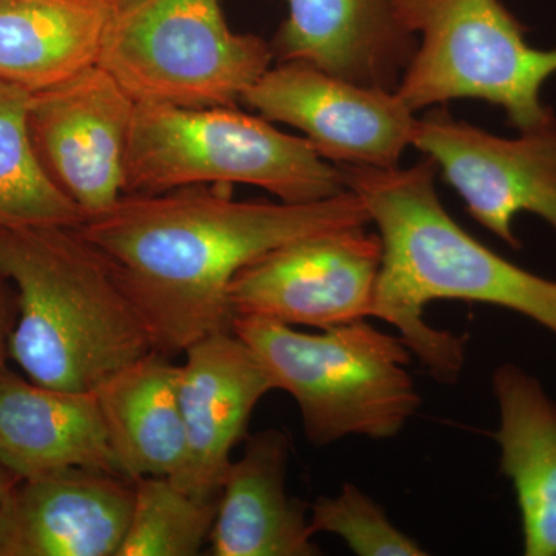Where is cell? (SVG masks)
<instances>
[{
	"label": "cell",
	"instance_id": "1",
	"mask_svg": "<svg viewBox=\"0 0 556 556\" xmlns=\"http://www.w3.org/2000/svg\"><path fill=\"white\" fill-rule=\"evenodd\" d=\"M353 190L314 203L233 200L201 186L126 193L78 226L108 260L161 354L232 331L229 287L249 263L292 241L368 226Z\"/></svg>",
	"mask_w": 556,
	"mask_h": 556
},
{
	"label": "cell",
	"instance_id": "2",
	"mask_svg": "<svg viewBox=\"0 0 556 556\" xmlns=\"http://www.w3.org/2000/svg\"><path fill=\"white\" fill-rule=\"evenodd\" d=\"M339 169L382 241L372 317L393 325L434 379H459L468 343L467 334L427 324L426 306L437 300L500 306L556 336V281L508 262L457 225L439 200L433 161L408 169Z\"/></svg>",
	"mask_w": 556,
	"mask_h": 556
},
{
	"label": "cell",
	"instance_id": "3",
	"mask_svg": "<svg viewBox=\"0 0 556 556\" xmlns=\"http://www.w3.org/2000/svg\"><path fill=\"white\" fill-rule=\"evenodd\" d=\"M0 276L16 291L10 357L38 386L94 391L156 351L134 300L78 226L0 228Z\"/></svg>",
	"mask_w": 556,
	"mask_h": 556
},
{
	"label": "cell",
	"instance_id": "4",
	"mask_svg": "<svg viewBox=\"0 0 556 556\" xmlns=\"http://www.w3.org/2000/svg\"><path fill=\"white\" fill-rule=\"evenodd\" d=\"M232 331L262 362L274 390L287 391L316 447L348 437L383 441L422 405L408 371L412 351L365 320L303 332L263 317H233Z\"/></svg>",
	"mask_w": 556,
	"mask_h": 556
},
{
	"label": "cell",
	"instance_id": "5",
	"mask_svg": "<svg viewBox=\"0 0 556 556\" xmlns=\"http://www.w3.org/2000/svg\"><path fill=\"white\" fill-rule=\"evenodd\" d=\"M251 185L285 203L345 192L342 172L306 138L276 129L236 105L137 104L126 155V193ZM124 193V195H126Z\"/></svg>",
	"mask_w": 556,
	"mask_h": 556
},
{
	"label": "cell",
	"instance_id": "6",
	"mask_svg": "<svg viewBox=\"0 0 556 556\" xmlns=\"http://www.w3.org/2000/svg\"><path fill=\"white\" fill-rule=\"evenodd\" d=\"M401 24L420 35L397 86L413 112L453 100H481L519 131L554 126L541 98L556 73V50H540L501 0H393Z\"/></svg>",
	"mask_w": 556,
	"mask_h": 556
},
{
	"label": "cell",
	"instance_id": "7",
	"mask_svg": "<svg viewBox=\"0 0 556 556\" xmlns=\"http://www.w3.org/2000/svg\"><path fill=\"white\" fill-rule=\"evenodd\" d=\"M274 53L229 27L219 0H137L115 10L98 58L137 104L236 105Z\"/></svg>",
	"mask_w": 556,
	"mask_h": 556
},
{
	"label": "cell",
	"instance_id": "8",
	"mask_svg": "<svg viewBox=\"0 0 556 556\" xmlns=\"http://www.w3.org/2000/svg\"><path fill=\"white\" fill-rule=\"evenodd\" d=\"M365 228L292 241L249 263L229 287L233 317L318 329L372 317L382 241Z\"/></svg>",
	"mask_w": 556,
	"mask_h": 556
},
{
	"label": "cell",
	"instance_id": "9",
	"mask_svg": "<svg viewBox=\"0 0 556 556\" xmlns=\"http://www.w3.org/2000/svg\"><path fill=\"white\" fill-rule=\"evenodd\" d=\"M503 138L445 109L417 119L412 146L437 164L479 225L521 249L515 218L533 214L556 230V124Z\"/></svg>",
	"mask_w": 556,
	"mask_h": 556
},
{
	"label": "cell",
	"instance_id": "10",
	"mask_svg": "<svg viewBox=\"0 0 556 556\" xmlns=\"http://www.w3.org/2000/svg\"><path fill=\"white\" fill-rule=\"evenodd\" d=\"M241 102L303 131L325 160L376 169H396L417 123L396 90L361 86L305 62L269 67Z\"/></svg>",
	"mask_w": 556,
	"mask_h": 556
},
{
	"label": "cell",
	"instance_id": "11",
	"mask_svg": "<svg viewBox=\"0 0 556 556\" xmlns=\"http://www.w3.org/2000/svg\"><path fill=\"white\" fill-rule=\"evenodd\" d=\"M135 108L137 102L100 65L33 93L36 150L50 177L87 218L108 211L126 193Z\"/></svg>",
	"mask_w": 556,
	"mask_h": 556
},
{
	"label": "cell",
	"instance_id": "12",
	"mask_svg": "<svg viewBox=\"0 0 556 556\" xmlns=\"http://www.w3.org/2000/svg\"><path fill=\"white\" fill-rule=\"evenodd\" d=\"M179 365V404L186 428V459L174 478L179 489L218 501L233 448L249 420L274 391L262 362L233 331H222L186 348Z\"/></svg>",
	"mask_w": 556,
	"mask_h": 556
},
{
	"label": "cell",
	"instance_id": "13",
	"mask_svg": "<svg viewBox=\"0 0 556 556\" xmlns=\"http://www.w3.org/2000/svg\"><path fill=\"white\" fill-rule=\"evenodd\" d=\"M134 481L72 468L21 479L0 506V556H116Z\"/></svg>",
	"mask_w": 556,
	"mask_h": 556
},
{
	"label": "cell",
	"instance_id": "14",
	"mask_svg": "<svg viewBox=\"0 0 556 556\" xmlns=\"http://www.w3.org/2000/svg\"><path fill=\"white\" fill-rule=\"evenodd\" d=\"M274 40L280 62H305L365 87L396 90L415 56L416 36L393 0H287Z\"/></svg>",
	"mask_w": 556,
	"mask_h": 556
},
{
	"label": "cell",
	"instance_id": "15",
	"mask_svg": "<svg viewBox=\"0 0 556 556\" xmlns=\"http://www.w3.org/2000/svg\"><path fill=\"white\" fill-rule=\"evenodd\" d=\"M0 464L20 479L72 468L123 477L94 391L38 386L9 369L0 378Z\"/></svg>",
	"mask_w": 556,
	"mask_h": 556
},
{
	"label": "cell",
	"instance_id": "16",
	"mask_svg": "<svg viewBox=\"0 0 556 556\" xmlns=\"http://www.w3.org/2000/svg\"><path fill=\"white\" fill-rule=\"evenodd\" d=\"M289 438L277 428L247 437L230 464L212 526L214 556H317L309 504L289 496Z\"/></svg>",
	"mask_w": 556,
	"mask_h": 556
},
{
	"label": "cell",
	"instance_id": "17",
	"mask_svg": "<svg viewBox=\"0 0 556 556\" xmlns=\"http://www.w3.org/2000/svg\"><path fill=\"white\" fill-rule=\"evenodd\" d=\"M501 473L510 481L521 518L522 554L556 556V402L515 364L493 371Z\"/></svg>",
	"mask_w": 556,
	"mask_h": 556
},
{
	"label": "cell",
	"instance_id": "18",
	"mask_svg": "<svg viewBox=\"0 0 556 556\" xmlns=\"http://www.w3.org/2000/svg\"><path fill=\"white\" fill-rule=\"evenodd\" d=\"M94 396L124 478L178 473L186 459L179 365L155 351L105 380Z\"/></svg>",
	"mask_w": 556,
	"mask_h": 556
},
{
	"label": "cell",
	"instance_id": "19",
	"mask_svg": "<svg viewBox=\"0 0 556 556\" xmlns=\"http://www.w3.org/2000/svg\"><path fill=\"white\" fill-rule=\"evenodd\" d=\"M115 10L104 0H0V79L38 93L98 65Z\"/></svg>",
	"mask_w": 556,
	"mask_h": 556
},
{
	"label": "cell",
	"instance_id": "20",
	"mask_svg": "<svg viewBox=\"0 0 556 556\" xmlns=\"http://www.w3.org/2000/svg\"><path fill=\"white\" fill-rule=\"evenodd\" d=\"M31 100V91L0 79V228H76L86 214L40 160L30 130Z\"/></svg>",
	"mask_w": 556,
	"mask_h": 556
},
{
	"label": "cell",
	"instance_id": "21",
	"mask_svg": "<svg viewBox=\"0 0 556 556\" xmlns=\"http://www.w3.org/2000/svg\"><path fill=\"white\" fill-rule=\"evenodd\" d=\"M217 501L200 500L166 477L134 481V504L116 556H195L208 543Z\"/></svg>",
	"mask_w": 556,
	"mask_h": 556
},
{
	"label": "cell",
	"instance_id": "22",
	"mask_svg": "<svg viewBox=\"0 0 556 556\" xmlns=\"http://www.w3.org/2000/svg\"><path fill=\"white\" fill-rule=\"evenodd\" d=\"M309 525L314 535L325 532L342 538L358 556L427 555L417 541L390 521L382 506L350 482L339 495L320 496L309 504Z\"/></svg>",
	"mask_w": 556,
	"mask_h": 556
},
{
	"label": "cell",
	"instance_id": "23",
	"mask_svg": "<svg viewBox=\"0 0 556 556\" xmlns=\"http://www.w3.org/2000/svg\"><path fill=\"white\" fill-rule=\"evenodd\" d=\"M16 295L11 294L9 280L0 276V378L7 371L5 362L10 356V336L16 324Z\"/></svg>",
	"mask_w": 556,
	"mask_h": 556
},
{
	"label": "cell",
	"instance_id": "24",
	"mask_svg": "<svg viewBox=\"0 0 556 556\" xmlns=\"http://www.w3.org/2000/svg\"><path fill=\"white\" fill-rule=\"evenodd\" d=\"M20 481L21 479L17 478L16 475L11 473L9 468L0 464V506H2L5 497L9 496V493L13 490V486Z\"/></svg>",
	"mask_w": 556,
	"mask_h": 556
},
{
	"label": "cell",
	"instance_id": "25",
	"mask_svg": "<svg viewBox=\"0 0 556 556\" xmlns=\"http://www.w3.org/2000/svg\"><path fill=\"white\" fill-rule=\"evenodd\" d=\"M105 3H109L113 9L119 10L124 9V7L130 5V3L137 2V0H104Z\"/></svg>",
	"mask_w": 556,
	"mask_h": 556
}]
</instances>
